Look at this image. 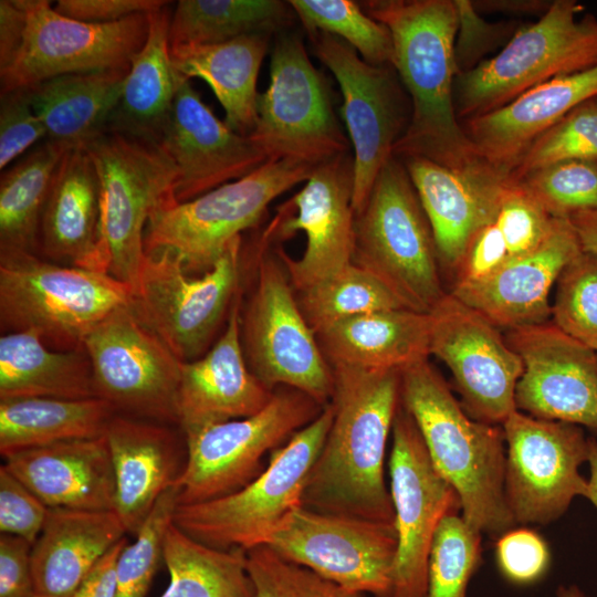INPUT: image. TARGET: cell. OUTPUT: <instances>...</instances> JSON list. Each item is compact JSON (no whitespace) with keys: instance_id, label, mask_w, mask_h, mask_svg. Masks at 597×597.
<instances>
[{"instance_id":"e7e4bbea","label":"cell","mask_w":597,"mask_h":597,"mask_svg":"<svg viewBox=\"0 0 597 597\" xmlns=\"http://www.w3.org/2000/svg\"><path fill=\"white\" fill-rule=\"evenodd\" d=\"M556 597H588L577 585L559 586Z\"/></svg>"},{"instance_id":"6f0895ef","label":"cell","mask_w":597,"mask_h":597,"mask_svg":"<svg viewBox=\"0 0 597 597\" xmlns=\"http://www.w3.org/2000/svg\"><path fill=\"white\" fill-rule=\"evenodd\" d=\"M32 545L17 536H0V597H35Z\"/></svg>"},{"instance_id":"d6a6232c","label":"cell","mask_w":597,"mask_h":597,"mask_svg":"<svg viewBox=\"0 0 597 597\" xmlns=\"http://www.w3.org/2000/svg\"><path fill=\"white\" fill-rule=\"evenodd\" d=\"M268 46L269 34L255 33L218 44L170 46V55L181 76L207 82L224 109V123L251 136L258 121V76Z\"/></svg>"},{"instance_id":"bcb514c9","label":"cell","mask_w":597,"mask_h":597,"mask_svg":"<svg viewBox=\"0 0 597 597\" xmlns=\"http://www.w3.org/2000/svg\"><path fill=\"white\" fill-rule=\"evenodd\" d=\"M555 284L552 323L597 352V254L582 251Z\"/></svg>"},{"instance_id":"e575fe53","label":"cell","mask_w":597,"mask_h":597,"mask_svg":"<svg viewBox=\"0 0 597 597\" xmlns=\"http://www.w3.org/2000/svg\"><path fill=\"white\" fill-rule=\"evenodd\" d=\"M129 67L71 73L28 90L51 140L84 146L102 132L122 96Z\"/></svg>"},{"instance_id":"52a82bcc","label":"cell","mask_w":597,"mask_h":597,"mask_svg":"<svg viewBox=\"0 0 597 597\" xmlns=\"http://www.w3.org/2000/svg\"><path fill=\"white\" fill-rule=\"evenodd\" d=\"M254 261V287L240 314L248 367L270 390L291 387L326 407L334 392L333 368L302 314L279 243L261 233Z\"/></svg>"},{"instance_id":"f1b7e54d","label":"cell","mask_w":597,"mask_h":597,"mask_svg":"<svg viewBox=\"0 0 597 597\" xmlns=\"http://www.w3.org/2000/svg\"><path fill=\"white\" fill-rule=\"evenodd\" d=\"M595 96L597 65L537 85L496 111L462 122V128L481 158L509 176L538 136Z\"/></svg>"},{"instance_id":"7c38bea8","label":"cell","mask_w":597,"mask_h":597,"mask_svg":"<svg viewBox=\"0 0 597 597\" xmlns=\"http://www.w3.org/2000/svg\"><path fill=\"white\" fill-rule=\"evenodd\" d=\"M325 407L306 394L279 387L259 412L185 433L187 458L176 484L178 505L229 495L264 468L262 459L316 419Z\"/></svg>"},{"instance_id":"f907efd6","label":"cell","mask_w":597,"mask_h":597,"mask_svg":"<svg viewBox=\"0 0 597 597\" xmlns=\"http://www.w3.org/2000/svg\"><path fill=\"white\" fill-rule=\"evenodd\" d=\"M48 137L28 90L0 93V169Z\"/></svg>"},{"instance_id":"8992f818","label":"cell","mask_w":597,"mask_h":597,"mask_svg":"<svg viewBox=\"0 0 597 597\" xmlns=\"http://www.w3.org/2000/svg\"><path fill=\"white\" fill-rule=\"evenodd\" d=\"M101 181L103 269L133 291L146 258L151 213L177 201L178 170L160 143L105 127L84 146Z\"/></svg>"},{"instance_id":"94428289","label":"cell","mask_w":597,"mask_h":597,"mask_svg":"<svg viewBox=\"0 0 597 597\" xmlns=\"http://www.w3.org/2000/svg\"><path fill=\"white\" fill-rule=\"evenodd\" d=\"M480 12H502L506 14H533L540 18L548 10L552 1L544 0H480L472 1Z\"/></svg>"},{"instance_id":"7dc6e473","label":"cell","mask_w":597,"mask_h":597,"mask_svg":"<svg viewBox=\"0 0 597 597\" xmlns=\"http://www.w3.org/2000/svg\"><path fill=\"white\" fill-rule=\"evenodd\" d=\"M520 181L554 218L597 209V163L565 160L535 169Z\"/></svg>"},{"instance_id":"3957f363","label":"cell","mask_w":597,"mask_h":597,"mask_svg":"<svg viewBox=\"0 0 597 597\" xmlns=\"http://www.w3.org/2000/svg\"><path fill=\"white\" fill-rule=\"evenodd\" d=\"M400 401L434 467L455 490L465 523L498 538L512 530L502 428L471 418L429 359L400 369Z\"/></svg>"},{"instance_id":"f6af8a7d","label":"cell","mask_w":597,"mask_h":597,"mask_svg":"<svg viewBox=\"0 0 597 597\" xmlns=\"http://www.w3.org/2000/svg\"><path fill=\"white\" fill-rule=\"evenodd\" d=\"M179 488L175 483L157 500L136 533L126 544L116 563V597H146L160 559L168 527L178 506Z\"/></svg>"},{"instance_id":"11a10c76","label":"cell","mask_w":597,"mask_h":597,"mask_svg":"<svg viewBox=\"0 0 597 597\" xmlns=\"http://www.w3.org/2000/svg\"><path fill=\"white\" fill-rule=\"evenodd\" d=\"M509 259L506 243L500 229L494 221L488 223L478 230L468 243L454 271L453 284L486 279L498 272Z\"/></svg>"},{"instance_id":"91938a15","label":"cell","mask_w":597,"mask_h":597,"mask_svg":"<svg viewBox=\"0 0 597 597\" xmlns=\"http://www.w3.org/2000/svg\"><path fill=\"white\" fill-rule=\"evenodd\" d=\"M126 544L125 537L115 544L94 566L72 597H116V563Z\"/></svg>"},{"instance_id":"60d3db41","label":"cell","mask_w":597,"mask_h":597,"mask_svg":"<svg viewBox=\"0 0 597 597\" xmlns=\"http://www.w3.org/2000/svg\"><path fill=\"white\" fill-rule=\"evenodd\" d=\"M295 293L302 314L315 334L356 315L407 308L386 284L354 263Z\"/></svg>"},{"instance_id":"ac0fdd59","label":"cell","mask_w":597,"mask_h":597,"mask_svg":"<svg viewBox=\"0 0 597 597\" xmlns=\"http://www.w3.org/2000/svg\"><path fill=\"white\" fill-rule=\"evenodd\" d=\"M317 59L333 73L343 96V116L354 147L353 207L365 205L374 182L405 133L411 112L390 65H373L342 39L308 33Z\"/></svg>"},{"instance_id":"7a4b0ae2","label":"cell","mask_w":597,"mask_h":597,"mask_svg":"<svg viewBox=\"0 0 597 597\" xmlns=\"http://www.w3.org/2000/svg\"><path fill=\"white\" fill-rule=\"evenodd\" d=\"M333 421L306 480V509L395 524L384 462L400 405V369L332 366Z\"/></svg>"},{"instance_id":"30bf717a","label":"cell","mask_w":597,"mask_h":597,"mask_svg":"<svg viewBox=\"0 0 597 597\" xmlns=\"http://www.w3.org/2000/svg\"><path fill=\"white\" fill-rule=\"evenodd\" d=\"M332 421L333 406L328 404L273 452L266 468L250 483L226 496L178 505L172 523L192 538L220 549L265 545L283 519L302 505L308 473Z\"/></svg>"},{"instance_id":"5bb4252c","label":"cell","mask_w":597,"mask_h":597,"mask_svg":"<svg viewBox=\"0 0 597 597\" xmlns=\"http://www.w3.org/2000/svg\"><path fill=\"white\" fill-rule=\"evenodd\" d=\"M250 136L268 160L294 159L318 166L347 154L349 142L333 112L324 77L301 36L284 34L274 44L270 82L258 97Z\"/></svg>"},{"instance_id":"ba28073f","label":"cell","mask_w":597,"mask_h":597,"mask_svg":"<svg viewBox=\"0 0 597 597\" xmlns=\"http://www.w3.org/2000/svg\"><path fill=\"white\" fill-rule=\"evenodd\" d=\"M132 300L133 289L108 273L0 251V320L11 332L32 329L65 350L82 348L96 324Z\"/></svg>"},{"instance_id":"9f6ffc18","label":"cell","mask_w":597,"mask_h":597,"mask_svg":"<svg viewBox=\"0 0 597 597\" xmlns=\"http://www.w3.org/2000/svg\"><path fill=\"white\" fill-rule=\"evenodd\" d=\"M163 0H59L54 10L87 23H112L135 14H147L166 6Z\"/></svg>"},{"instance_id":"b9f144b4","label":"cell","mask_w":597,"mask_h":597,"mask_svg":"<svg viewBox=\"0 0 597 597\" xmlns=\"http://www.w3.org/2000/svg\"><path fill=\"white\" fill-rule=\"evenodd\" d=\"M293 12L308 33L323 31L345 41L373 65L394 67L392 38L383 23L352 0H290Z\"/></svg>"},{"instance_id":"d6986e66","label":"cell","mask_w":597,"mask_h":597,"mask_svg":"<svg viewBox=\"0 0 597 597\" xmlns=\"http://www.w3.org/2000/svg\"><path fill=\"white\" fill-rule=\"evenodd\" d=\"M391 433L389 491L398 546L389 597H426L434 534L444 516L461 512L460 500L434 467L401 401Z\"/></svg>"},{"instance_id":"680465c9","label":"cell","mask_w":597,"mask_h":597,"mask_svg":"<svg viewBox=\"0 0 597 597\" xmlns=\"http://www.w3.org/2000/svg\"><path fill=\"white\" fill-rule=\"evenodd\" d=\"M27 29V12L21 0L0 1V71L19 53Z\"/></svg>"},{"instance_id":"7402d4cb","label":"cell","mask_w":597,"mask_h":597,"mask_svg":"<svg viewBox=\"0 0 597 597\" xmlns=\"http://www.w3.org/2000/svg\"><path fill=\"white\" fill-rule=\"evenodd\" d=\"M504 336L523 363L516 409L597 432V352L548 321Z\"/></svg>"},{"instance_id":"d4e9b609","label":"cell","mask_w":597,"mask_h":597,"mask_svg":"<svg viewBox=\"0 0 597 597\" xmlns=\"http://www.w3.org/2000/svg\"><path fill=\"white\" fill-rule=\"evenodd\" d=\"M241 290L226 321V328L199 358L181 362L177 397L182 434L203 427L245 418L262 410L273 392L249 369L241 335Z\"/></svg>"},{"instance_id":"681fc988","label":"cell","mask_w":597,"mask_h":597,"mask_svg":"<svg viewBox=\"0 0 597 597\" xmlns=\"http://www.w3.org/2000/svg\"><path fill=\"white\" fill-rule=\"evenodd\" d=\"M555 219L520 181L510 178L494 218L510 259L536 249L551 232Z\"/></svg>"},{"instance_id":"8d00e7d4","label":"cell","mask_w":597,"mask_h":597,"mask_svg":"<svg viewBox=\"0 0 597 597\" xmlns=\"http://www.w3.org/2000/svg\"><path fill=\"white\" fill-rule=\"evenodd\" d=\"M116 411L104 399H0V452L105 436Z\"/></svg>"},{"instance_id":"8fae6325","label":"cell","mask_w":597,"mask_h":597,"mask_svg":"<svg viewBox=\"0 0 597 597\" xmlns=\"http://www.w3.org/2000/svg\"><path fill=\"white\" fill-rule=\"evenodd\" d=\"M241 258L242 235L198 276L187 273L169 251L146 253L133 306L181 362L201 357L228 318L241 290Z\"/></svg>"},{"instance_id":"4fadbf2b","label":"cell","mask_w":597,"mask_h":597,"mask_svg":"<svg viewBox=\"0 0 597 597\" xmlns=\"http://www.w3.org/2000/svg\"><path fill=\"white\" fill-rule=\"evenodd\" d=\"M95 392L116 411L178 425L181 360L138 316L132 302L96 324L84 337Z\"/></svg>"},{"instance_id":"74e56055","label":"cell","mask_w":597,"mask_h":597,"mask_svg":"<svg viewBox=\"0 0 597 597\" xmlns=\"http://www.w3.org/2000/svg\"><path fill=\"white\" fill-rule=\"evenodd\" d=\"M163 559L169 584L160 597H254L243 548L208 546L172 523Z\"/></svg>"},{"instance_id":"83f0119b","label":"cell","mask_w":597,"mask_h":597,"mask_svg":"<svg viewBox=\"0 0 597 597\" xmlns=\"http://www.w3.org/2000/svg\"><path fill=\"white\" fill-rule=\"evenodd\" d=\"M6 469L50 509L115 510V478L105 436L2 455Z\"/></svg>"},{"instance_id":"4316f807","label":"cell","mask_w":597,"mask_h":597,"mask_svg":"<svg viewBox=\"0 0 597 597\" xmlns=\"http://www.w3.org/2000/svg\"><path fill=\"white\" fill-rule=\"evenodd\" d=\"M400 159L429 220L440 266L454 272L473 235L494 221L510 177L461 174L421 157Z\"/></svg>"},{"instance_id":"ffe728a7","label":"cell","mask_w":597,"mask_h":597,"mask_svg":"<svg viewBox=\"0 0 597 597\" xmlns=\"http://www.w3.org/2000/svg\"><path fill=\"white\" fill-rule=\"evenodd\" d=\"M429 314L430 355L451 370L463 409L475 420L502 425L516 410L522 359L501 328L450 292Z\"/></svg>"},{"instance_id":"4dcf8cb0","label":"cell","mask_w":597,"mask_h":597,"mask_svg":"<svg viewBox=\"0 0 597 597\" xmlns=\"http://www.w3.org/2000/svg\"><path fill=\"white\" fill-rule=\"evenodd\" d=\"M125 533L115 511L50 509L31 547L35 597H72Z\"/></svg>"},{"instance_id":"f35d334b","label":"cell","mask_w":597,"mask_h":597,"mask_svg":"<svg viewBox=\"0 0 597 597\" xmlns=\"http://www.w3.org/2000/svg\"><path fill=\"white\" fill-rule=\"evenodd\" d=\"M69 147L45 138L0 178V251L36 250L42 208L55 169Z\"/></svg>"},{"instance_id":"44dd1931","label":"cell","mask_w":597,"mask_h":597,"mask_svg":"<svg viewBox=\"0 0 597 597\" xmlns=\"http://www.w3.org/2000/svg\"><path fill=\"white\" fill-rule=\"evenodd\" d=\"M354 159L347 153L318 165L304 187L277 209L262 232L281 243L297 231L306 235L303 255L279 253L295 292L324 281L352 264L355 210Z\"/></svg>"},{"instance_id":"9a60e30c","label":"cell","mask_w":597,"mask_h":597,"mask_svg":"<svg viewBox=\"0 0 597 597\" xmlns=\"http://www.w3.org/2000/svg\"><path fill=\"white\" fill-rule=\"evenodd\" d=\"M283 558L360 594L389 597L397 554L395 524L293 509L266 544Z\"/></svg>"},{"instance_id":"f5cc1de1","label":"cell","mask_w":597,"mask_h":597,"mask_svg":"<svg viewBox=\"0 0 597 597\" xmlns=\"http://www.w3.org/2000/svg\"><path fill=\"white\" fill-rule=\"evenodd\" d=\"M48 507L4 465L0 467V532L21 537L31 545L39 537Z\"/></svg>"},{"instance_id":"2e32d148","label":"cell","mask_w":597,"mask_h":597,"mask_svg":"<svg viewBox=\"0 0 597 597\" xmlns=\"http://www.w3.org/2000/svg\"><path fill=\"white\" fill-rule=\"evenodd\" d=\"M506 444L504 489L515 523L547 524L576 496L587 495L579 467L589 442L577 425L513 411L502 423Z\"/></svg>"},{"instance_id":"9c48e42d","label":"cell","mask_w":597,"mask_h":597,"mask_svg":"<svg viewBox=\"0 0 597 597\" xmlns=\"http://www.w3.org/2000/svg\"><path fill=\"white\" fill-rule=\"evenodd\" d=\"M317 166L294 160H268L247 176L188 201L155 210L144 234L146 253L171 252L187 273L212 269L228 244L256 226L269 205Z\"/></svg>"},{"instance_id":"836d02e7","label":"cell","mask_w":597,"mask_h":597,"mask_svg":"<svg viewBox=\"0 0 597 597\" xmlns=\"http://www.w3.org/2000/svg\"><path fill=\"white\" fill-rule=\"evenodd\" d=\"M166 6L148 13L145 44L133 57L119 102L106 127L160 142L176 93L186 80L175 69L169 43L171 12Z\"/></svg>"},{"instance_id":"1f68e13d","label":"cell","mask_w":597,"mask_h":597,"mask_svg":"<svg viewBox=\"0 0 597 597\" xmlns=\"http://www.w3.org/2000/svg\"><path fill=\"white\" fill-rule=\"evenodd\" d=\"M429 313L376 311L339 321L316 333L331 366L401 369L430 356Z\"/></svg>"},{"instance_id":"f546056e","label":"cell","mask_w":597,"mask_h":597,"mask_svg":"<svg viewBox=\"0 0 597 597\" xmlns=\"http://www.w3.org/2000/svg\"><path fill=\"white\" fill-rule=\"evenodd\" d=\"M101 181L83 146L57 165L38 228L36 249L61 264L104 272L100 249Z\"/></svg>"},{"instance_id":"cb8c5ba5","label":"cell","mask_w":597,"mask_h":597,"mask_svg":"<svg viewBox=\"0 0 597 597\" xmlns=\"http://www.w3.org/2000/svg\"><path fill=\"white\" fill-rule=\"evenodd\" d=\"M567 218H556L546 239L533 251L510 259L491 276L453 284L455 297L482 313L499 328H516L548 321V295L563 269L582 252Z\"/></svg>"},{"instance_id":"816d5d0a","label":"cell","mask_w":597,"mask_h":597,"mask_svg":"<svg viewBox=\"0 0 597 597\" xmlns=\"http://www.w3.org/2000/svg\"><path fill=\"white\" fill-rule=\"evenodd\" d=\"M498 567L505 579L515 585H531L547 572L551 562L545 541L527 528L502 534L495 548Z\"/></svg>"},{"instance_id":"d590c367","label":"cell","mask_w":597,"mask_h":597,"mask_svg":"<svg viewBox=\"0 0 597 597\" xmlns=\"http://www.w3.org/2000/svg\"><path fill=\"white\" fill-rule=\"evenodd\" d=\"M25 397H97L85 350H52L32 329L3 334L0 337V399Z\"/></svg>"},{"instance_id":"484cf974","label":"cell","mask_w":597,"mask_h":597,"mask_svg":"<svg viewBox=\"0 0 597 597\" xmlns=\"http://www.w3.org/2000/svg\"><path fill=\"white\" fill-rule=\"evenodd\" d=\"M105 438L115 478V513L138 532L161 494L180 476L187 448L166 423L115 413Z\"/></svg>"},{"instance_id":"be15d7a7","label":"cell","mask_w":597,"mask_h":597,"mask_svg":"<svg viewBox=\"0 0 597 597\" xmlns=\"http://www.w3.org/2000/svg\"><path fill=\"white\" fill-rule=\"evenodd\" d=\"M589 442V471L588 490L586 499H588L597 509V440L595 438H588Z\"/></svg>"},{"instance_id":"7bdbcfd3","label":"cell","mask_w":597,"mask_h":597,"mask_svg":"<svg viewBox=\"0 0 597 597\" xmlns=\"http://www.w3.org/2000/svg\"><path fill=\"white\" fill-rule=\"evenodd\" d=\"M480 558L481 533L459 513L444 516L431 545L426 597H467Z\"/></svg>"},{"instance_id":"6da1fadb","label":"cell","mask_w":597,"mask_h":597,"mask_svg":"<svg viewBox=\"0 0 597 597\" xmlns=\"http://www.w3.org/2000/svg\"><path fill=\"white\" fill-rule=\"evenodd\" d=\"M360 6L389 30L394 69L410 97V121L394 156L426 158L461 174L498 171L478 154L455 113L454 0H369Z\"/></svg>"},{"instance_id":"277c9868","label":"cell","mask_w":597,"mask_h":597,"mask_svg":"<svg viewBox=\"0 0 597 597\" xmlns=\"http://www.w3.org/2000/svg\"><path fill=\"white\" fill-rule=\"evenodd\" d=\"M352 262L386 284L407 308L430 313L447 293L433 233L402 160L392 156L355 213Z\"/></svg>"},{"instance_id":"db71d44e","label":"cell","mask_w":597,"mask_h":597,"mask_svg":"<svg viewBox=\"0 0 597 597\" xmlns=\"http://www.w3.org/2000/svg\"><path fill=\"white\" fill-rule=\"evenodd\" d=\"M458 12V31L454 53L459 73L474 69L480 59L501 42L513 36L511 23H488L470 0H454Z\"/></svg>"},{"instance_id":"6125c7cd","label":"cell","mask_w":597,"mask_h":597,"mask_svg":"<svg viewBox=\"0 0 597 597\" xmlns=\"http://www.w3.org/2000/svg\"><path fill=\"white\" fill-rule=\"evenodd\" d=\"M584 252L597 254V209L580 211L569 218Z\"/></svg>"},{"instance_id":"ab89813d","label":"cell","mask_w":597,"mask_h":597,"mask_svg":"<svg viewBox=\"0 0 597 597\" xmlns=\"http://www.w3.org/2000/svg\"><path fill=\"white\" fill-rule=\"evenodd\" d=\"M289 1L180 0L171 12L170 46L218 44L268 33L291 19Z\"/></svg>"},{"instance_id":"603a6c76","label":"cell","mask_w":597,"mask_h":597,"mask_svg":"<svg viewBox=\"0 0 597 597\" xmlns=\"http://www.w3.org/2000/svg\"><path fill=\"white\" fill-rule=\"evenodd\" d=\"M178 170L175 198L184 202L240 179L268 158L250 137L220 121L186 78L160 138Z\"/></svg>"},{"instance_id":"ee69618b","label":"cell","mask_w":597,"mask_h":597,"mask_svg":"<svg viewBox=\"0 0 597 597\" xmlns=\"http://www.w3.org/2000/svg\"><path fill=\"white\" fill-rule=\"evenodd\" d=\"M565 160L597 163V96L577 105L538 136L509 177L517 181L535 169Z\"/></svg>"},{"instance_id":"e0dca14e","label":"cell","mask_w":597,"mask_h":597,"mask_svg":"<svg viewBox=\"0 0 597 597\" xmlns=\"http://www.w3.org/2000/svg\"><path fill=\"white\" fill-rule=\"evenodd\" d=\"M21 3L27 12L24 41L0 71V93L64 74L129 67L148 35V13L98 24L66 18L48 0Z\"/></svg>"},{"instance_id":"5b68a950","label":"cell","mask_w":597,"mask_h":597,"mask_svg":"<svg viewBox=\"0 0 597 597\" xmlns=\"http://www.w3.org/2000/svg\"><path fill=\"white\" fill-rule=\"evenodd\" d=\"M576 0L552 1L535 22L517 30L493 57L454 81L462 122L496 111L553 78L597 65V17Z\"/></svg>"},{"instance_id":"c3c4849f","label":"cell","mask_w":597,"mask_h":597,"mask_svg":"<svg viewBox=\"0 0 597 597\" xmlns=\"http://www.w3.org/2000/svg\"><path fill=\"white\" fill-rule=\"evenodd\" d=\"M245 553L254 597H365L283 558L268 545Z\"/></svg>"}]
</instances>
